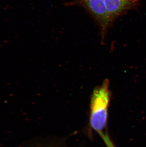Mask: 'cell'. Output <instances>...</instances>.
Returning a JSON list of instances; mask_svg holds the SVG:
<instances>
[{
	"instance_id": "6da1fadb",
	"label": "cell",
	"mask_w": 146,
	"mask_h": 147,
	"mask_svg": "<svg viewBox=\"0 0 146 147\" xmlns=\"http://www.w3.org/2000/svg\"><path fill=\"white\" fill-rule=\"evenodd\" d=\"M110 98L109 82L106 79L92 92L90 105L89 125L99 135L107 147H115L107 129Z\"/></svg>"
},
{
	"instance_id": "7a4b0ae2",
	"label": "cell",
	"mask_w": 146,
	"mask_h": 147,
	"mask_svg": "<svg viewBox=\"0 0 146 147\" xmlns=\"http://www.w3.org/2000/svg\"><path fill=\"white\" fill-rule=\"evenodd\" d=\"M66 5L80 6L88 11L99 28L101 42H104L106 35L113 24L102 0H73L66 3Z\"/></svg>"
},
{
	"instance_id": "3957f363",
	"label": "cell",
	"mask_w": 146,
	"mask_h": 147,
	"mask_svg": "<svg viewBox=\"0 0 146 147\" xmlns=\"http://www.w3.org/2000/svg\"><path fill=\"white\" fill-rule=\"evenodd\" d=\"M102 1L113 24L117 18L131 10L134 3V0Z\"/></svg>"
}]
</instances>
